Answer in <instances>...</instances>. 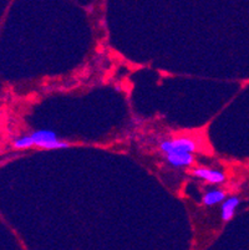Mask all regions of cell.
<instances>
[{"instance_id":"8992f818","label":"cell","mask_w":249,"mask_h":250,"mask_svg":"<svg viewBox=\"0 0 249 250\" xmlns=\"http://www.w3.org/2000/svg\"><path fill=\"white\" fill-rule=\"evenodd\" d=\"M226 199V193L221 189H212L205 193L202 198V203L207 207L216 206V204L222 203Z\"/></svg>"},{"instance_id":"52a82bcc","label":"cell","mask_w":249,"mask_h":250,"mask_svg":"<svg viewBox=\"0 0 249 250\" xmlns=\"http://www.w3.org/2000/svg\"><path fill=\"white\" fill-rule=\"evenodd\" d=\"M13 146L15 147L17 149H26L30 148V147L35 146V142H34L33 136H22V137L17 138V140L14 141Z\"/></svg>"},{"instance_id":"3957f363","label":"cell","mask_w":249,"mask_h":250,"mask_svg":"<svg viewBox=\"0 0 249 250\" xmlns=\"http://www.w3.org/2000/svg\"><path fill=\"white\" fill-rule=\"evenodd\" d=\"M192 176L204 179L212 184H222L226 182V174L223 172L209 168H195L192 169Z\"/></svg>"},{"instance_id":"7a4b0ae2","label":"cell","mask_w":249,"mask_h":250,"mask_svg":"<svg viewBox=\"0 0 249 250\" xmlns=\"http://www.w3.org/2000/svg\"><path fill=\"white\" fill-rule=\"evenodd\" d=\"M159 149L163 153H195L198 149V142L191 137H177L162 141L159 143Z\"/></svg>"},{"instance_id":"6da1fadb","label":"cell","mask_w":249,"mask_h":250,"mask_svg":"<svg viewBox=\"0 0 249 250\" xmlns=\"http://www.w3.org/2000/svg\"><path fill=\"white\" fill-rule=\"evenodd\" d=\"M36 147L43 149H64L71 146L66 141L59 140L56 132L51 129H38L31 133Z\"/></svg>"},{"instance_id":"5b68a950","label":"cell","mask_w":249,"mask_h":250,"mask_svg":"<svg viewBox=\"0 0 249 250\" xmlns=\"http://www.w3.org/2000/svg\"><path fill=\"white\" fill-rule=\"evenodd\" d=\"M241 204V199L238 197H229L225 199L222 204V220L223 222H229L233 219L236 214V209Z\"/></svg>"},{"instance_id":"277c9868","label":"cell","mask_w":249,"mask_h":250,"mask_svg":"<svg viewBox=\"0 0 249 250\" xmlns=\"http://www.w3.org/2000/svg\"><path fill=\"white\" fill-rule=\"evenodd\" d=\"M164 158L175 168H184L189 167L195 163V157L188 152L183 153H164Z\"/></svg>"}]
</instances>
